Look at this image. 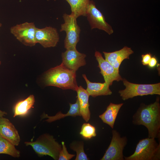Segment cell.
<instances>
[{
	"label": "cell",
	"mask_w": 160,
	"mask_h": 160,
	"mask_svg": "<svg viewBox=\"0 0 160 160\" xmlns=\"http://www.w3.org/2000/svg\"><path fill=\"white\" fill-rule=\"evenodd\" d=\"M159 97L153 103L141 104L132 117V123L143 125L148 131V137L159 138L160 135V105Z\"/></svg>",
	"instance_id": "cell-1"
},
{
	"label": "cell",
	"mask_w": 160,
	"mask_h": 160,
	"mask_svg": "<svg viewBox=\"0 0 160 160\" xmlns=\"http://www.w3.org/2000/svg\"><path fill=\"white\" fill-rule=\"evenodd\" d=\"M44 80L47 86H53L63 89L76 91L79 87L76 80V71L69 69L62 63L45 73Z\"/></svg>",
	"instance_id": "cell-2"
},
{
	"label": "cell",
	"mask_w": 160,
	"mask_h": 160,
	"mask_svg": "<svg viewBox=\"0 0 160 160\" xmlns=\"http://www.w3.org/2000/svg\"><path fill=\"white\" fill-rule=\"evenodd\" d=\"M154 138L148 137L139 140L135 151L125 160H159L160 144Z\"/></svg>",
	"instance_id": "cell-3"
},
{
	"label": "cell",
	"mask_w": 160,
	"mask_h": 160,
	"mask_svg": "<svg viewBox=\"0 0 160 160\" xmlns=\"http://www.w3.org/2000/svg\"><path fill=\"white\" fill-rule=\"evenodd\" d=\"M27 146L30 145L38 155H48L54 160H58L62 145L56 141L53 137L48 134L40 135L34 142H25Z\"/></svg>",
	"instance_id": "cell-4"
},
{
	"label": "cell",
	"mask_w": 160,
	"mask_h": 160,
	"mask_svg": "<svg viewBox=\"0 0 160 160\" xmlns=\"http://www.w3.org/2000/svg\"><path fill=\"white\" fill-rule=\"evenodd\" d=\"M125 88L119 93L122 99L125 100L138 96L160 95V83L153 84H139L130 82L123 79Z\"/></svg>",
	"instance_id": "cell-5"
},
{
	"label": "cell",
	"mask_w": 160,
	"mask_h": 160,
	"mask_svg": "<svg viewBox=\"0 0 160 160\" xmlns=\"http://www.w3.org/2000/svg\"><path fill=\"white\" fill-rule=\"evenodd\" d=\"M63 17L64 21L60 26V32L65 31L66 35L64 40L66 49L76 48L80 39L81 29L77 23V18L73 14L64 13Z\"/></svg>",
	"instance_id": "cell-6"
},
{
	"label": "cell",
	"mask_w": 160,
	"mask_h": 160,
	"mask_svg": "<svg viewBox=\"0 0 160 160\" xmlns=\"http://www.w3.org/2000/svg\"><path fill=\"white\" fill-rule=\"evenodd\" d=\"M36 28L34 23L25 22L12 27L10 32L23 44L31 47L36 44L35 38Z\"/></svg>",
	"instance_id": "cell-7"
},
{
	"label": "cell",
	"mask_w": 160,
	"mask_h": 160,
	"mask_svg": "<svg viewBox=\"0 0 160 160\" xmlns=\"http://www.w3.org/2000/svg\"><path fill=\"white\" fill-rule=\"evenodd\" d=\"M112 137L108 149L101 160H124L123 151L127 141L126 136L121 137L116 130L112 131Z\"/></svg>",
	"instance_id": "cell-8"
},
{
	"label": "cell",
	"mask_w": 160,
	"mask_h": 160,
	"mask_svg": "<svg viewBox=\"0 0 160 160\" xmlns=\"http://www.w3.org/2000/svg\"><path fill=\"white\" fill-rule=\"evenodd\" d=\"M86 16L92 30L97 28L110 35L113 33L112 26L106 22L104 15L96 7L93 1H90Z\"/></svg>",
	"instance_id": "cell-9"
},
{
	"label": "cell",
	"mask_w": 160,
	"mask_h": 160,
	"mask_svg": "<svg viewBox=\"0 0 160 160\" xmlns=\"http://www.w3.org/2000/svg\"><path fill=\"white\" fill-rule=\"evenodd\" d=\"M35 38L36 43L45 48L56 46L60 39L57 29L51 26L42 28H37Z\"/></svg>",
	"instance_id": "cell-10"
},
{
	"label": "cell",
	"mask_w": 160,
	"mask_h": 160,
	"mask_svg": "<svg viewBox=\"0 0 160 160\" xmlns=\"http://www.w3.org/2000/svg\"><path fill=\"white\" fill-rule=\"evenodd\" d=\"M95 56L98 63V66L100 70V73L103 76L105 82L111 86L114 81H118L123 80L119 74V71L104 59L100 52L96 51Z\"/></svg>",
	"instance_id": "cell-11"
},
{
	"label": "cell",
	"mask_w": 160,
	"mask_h": 160,
	"mask_svg": "<svg viewBox=\"0 0 160 160\" xmlns=\"http://www.w3.org/2000/svg\"><path fill=\"white\" fill-rule=\"evenodd\" d=\"M62 53V63L67 68L76 71L81 67L86 64V55L80 53L76 48L66 49Z\"/></svg>",
	"instance_id": "cell-12"
},
{
	"label": "cell",
	"mask_w": 160,
	"mask_h": 160,
	"mask_svg": "<svg viewBox=\"0 0 160 160\" xmlns=\"http://www.w3.org/2000/svg\"><path fill=\"white\" fill-rule=\"evenodd\" d=\"M0 136L12 143L18 145L20 137L17 130L8 119L0 117Z\"/></svg>",
	"instance_id": "cell-13"
},
{
	"label": "cell",
	"mask_w": 160,
	"mask_h": 160,
	"mask_svg": "<svg viewBox=\"0 0 160 160\" xmlns=\"http://www.w3.org/2000/svg\"><path fill=\"white\" fill-rule=\"evenodd\" d=\"M105 59L109 62L117 71L124 60L129 59V56L134 53L130 47L125 46L122 49L111 52H103Z\"/></svg>",
	"instance_id": "cell-14"
},
{
	"label": "cell",
	"mask_w": 160,
	"mask_h": 160,
	"mask_svg": "<svg viewBox=\"0 0 160 160\" xmlns=\"http://www.w3.org/2000/svg\"><path fill=\"white\" fill-rule=\"evenodd\" d=\"M82 76L87 84L86 90L90 95L93 97L99 96L110 95L112 92L110 89L109 85L105 82L103 83L92 82L87 78L85 74Z\"/></svg>",
	"instance_id": "cell-15"
},
{
	"label": "cell",
	"mask_w": 160,
	"mask_h": 160,
	"mask_svg": "<svg viewBox=\"0 0 160 160\" xmlns=\"http://www.w3.org/2000/svg\"><path fill=\"white\" fill-rule=\"evenodd\" d=\"M77 97L79 103L80 113L84 119L88 122L90 119L89 98L90 96L86 89L79 86L77 90Z\"/></svg>",
	"instance_id": "cell-16"
},
{
	"label": "cell",
	"mask_w": 160,
	"mask_h": 160,
	"mask_svg": "<svg viewBox=\"0 0 160 160\" xmlns=\"http://www.w3.org/2000/svg\"><path fill=\"white\" fill-rule=\"evenodd\" d=\"M123 104V103L116 104L111 103L107 107L106 111L99 116V118L103 122L108 124L113 129L117 115Z\"/></svg>",
	"instance_id": "cell-17"
},
{
	"label": "cell",
	"mask_w": 160,
	"mask_h": 160,
	"mask_svg": "<svg viewBox=\"0 0 160 160\" xmlns=\"http://www.w3.org/2000/svg\"><path fill=\"white\" fill-rule=\"evenodd\" d=\"M70 109L66 114H63L60 111L58 112L54 116H49L45 113H43L41 116V119L48 118L45 121L48 122H51L68 116L75 117L76 116H81L80 113V108L79 100L77 99L76 102L74 104L70 103Z\"/></svg>",
	"instance_id": "cell-18"
},
{
	"label": "cell",
	"mask_w": 160,
	"mask_h": 160,
	"mask_svg": "<svg viewBox=\"0 0 160 160\" xmlns=\"http://www.w3.org/2000/svg\"><path fill=\"white\" fill-rule=\"evenodd\" d=\"M71 7V14L77 18L80 16H86L90 3V0H65Z\"/></svg>",
	"instance_id": "cell-19"
},
{
	"label": "cell",
	"mask_w": 160,
	"mask_h": 160,
	"mask_svg": "<svg viewBox=\"0 0 160 160\" xmlns=\"http://www.w3.org/2000/svg\"><path fill=\"white\" fill-rule=\"evenodd\" d=\"M35 102L33 95H31L25 99L20 101L15 105L14 108L13 117L24 116L26 115L31 108Z\"/></svg>",
	"instance_id": "cell-20"
},
{
	"label": "cell",
	"mask_w": 160,
	"mask_h": 160,
	"mask_svg": "<svg viewBox=\"0 0 160 160\" xmlns=\"http://www.w3.org/2000/svg\"><path fill=\"white\" fill-rule=\"evenodd\" d=\"M0 154H6L14 157H18L20 156V151L14 145L0 136Z\"/></svg>",
	"instance_id": "cell-21"
},
{
	"label": "cell",
	"mask_w": 160,
	"mask_h": 160,
	"mask_svg": "<svg viewBox=\"0 0 160 160\" xmlns=\"http://www.w3.org/2000/svg\"><path fill=\"white\" fill-rule=\"evenodd\" d=\"M70 148L76 152L75 160H88L89 159L85 153L83 142L74 141L70 145Z\"/></svg>",
	"instance_id": "cell-22"
},
{
	"label": "cell",
	"mask_w": 160,
	"mask_h": 160,
	"mask_svg": "<svg viewBox=\"0 0 160 160\" xmlns=\"http://www.w3.org/2000/svg\"><path fill=\"white\" fill-rule=\"evenodd\" d=\"M80 134L84 138L90 139L96 135L95 127L89 123H84Z\"/></svg>",
	"instance_id": "cell-23"
},
{
	"label": "cell",
	"mask_w": 160,
	"mask_h": 160,
	"mask_svg": "<svg viewBox=\"0 0 160 160\" xmlns=\"http://www.w3.org/2000/svg\"><path fill=\"white\" fill-rule=\"evenodd\" d=\"M62 148L59 153L58 160H69L75 156V155L68 153L64 142H62Z\"/></svg>",
	"instance_id": "cell-24"
},
{
	"label": "cell",
	"mask_w": 160,
	"mask_h": 160,
	"mask_svg": "<svg viewBox=\"0 0 160 160\" xmlns=\"http://www.w3.org/2000/svg\"><path fill=\"white\" fill-rule=\"evenodd\" d=\"M142 63L143 65H148L151 58V54L150 53H147L142 55Z\"/></svg>",
	"instance_id": "cell-25"
},
{
	"label": "cell",
	"mask_w": 160,
	"mask_h": 160,
	"mask_svg": "<svg viewBox=\"0 0 160 160\" xmlns=\"http://www.w3.org/2000/svg\"><path fill=\"white\" fill-rule=\"evenodd\" d=\"M157 63L156 58L155 57H151L148 65L150 68H153L156 65Z\"/></svg>",
	"instance_id": "cell-26"
},
{
	"label": "cell",
	"mask_w": 160,
	"mask_h": 160,
	"mask_svg": "<svg viewBox=\"0 0 160 160\" xmlns=\"http://www.w3.org/2000/svg\"><path fill=\"white\" fill-rule=\"evenodd\" d=\"M7 113L5 111H3L0 110V117H2L6 115H7Z\"/></svg>",
	"instance_id": "cell-27"
},
{
	"label": "cell",
	"mask_w": 160,
	"mask_h": 160,
	"mask_svg": "<svg viewBox=\"0 0 160 160\" xmlns=\"http://www.w3.org/2000/svg\"><path fill=\"white\" fill-rule=\"evenodd\" d=\"M2 24L0 22V28L1 27V26H2Z\"/></svg>",
	"instance_id": "cell-28"
},
{
	"label": "cell",
	"mask_w": 160,
	"mask_h": 160,
	"mask_svg": "<svg viewBox=\"0 0 160 160\" xmlns=\"http://www.w3.org/2000/svg\"><path fill=\"white\" fill-rule=\"evenodd\" d=\"M1 64V61H0V65Z\"/></svg>",
	"instance_id": "cell-29"
}]
</instances>
